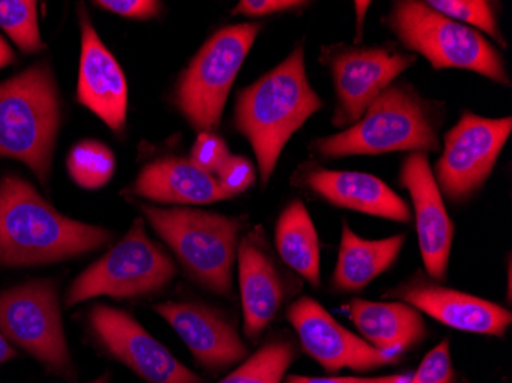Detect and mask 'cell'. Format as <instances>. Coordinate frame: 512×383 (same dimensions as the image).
<instances>
[{"label": "cell", "instance_id": "3", "mask_svg": "<svg viewBox=\"0 0 512 383\" xmlns=\"http://www.w3.org/2000/svg\"><path fill=\"white\" fill-rule=\"evenodd\" d=\"M439 106L422 99L408 83L390 85L355 125L339 134L315 138L310 151L322 158L439 151Z\"/></svg>", "mask_w": 512, "mask_h": 383}, {"label": "cell", "instance_id": "16", "mask_svg": "<svg viewBox=\"0 0 512 383\" xmlns=\"http://www.w3.org/2000/svg\"><path fill=\"white\" fill-rule=\"evenodd\" d=\"M292 183L309 189L333 206L399 223L411 220L408 204L375 175L329 171L312 163H304L293 174Z\"/></svg>", "mask_w": 512, "mask_h": 383}, {"label": "cell", "instance_id": "29", "mask_svg": "<svg viewBox=\"0 0 512 383\" xmlns=\"http://www.w3.org/2000/svg\"><path fill=\"white\" fill-rule=\"evenodd\" d=\"M217 181L227 197H237L252 186L255 181V171L249 160L244 157L230 155L223 166L217 171Z\"/></svg>", "mask_w": 512, "mask_h": 383}, {"label": "cell", "instance_id": "38", "mask_svg": "<svg viewBox=\"0 0 512 383\" xmlns=\"http://www.w3.org/2000/svg\"><path fill=\"white\" fill-rule=\"evenodd\" d=\"M467 383H470V382H467Z\"/></svg>", "mask_w": 512, "mask_h": 383}, {"label": "cell", "instance_id": "28", "mask_svg": "<svg viewBox=\"0 0 512 383\" xmlns=\"http://www.w3.org/2000/svg\"><path fill=\"white\" fill-rule=\"evenodd\" d=\"M410 383H456L453 361H451L450 341L437 344L421 362Z\"/></svg>", "mask_w": 512, "mask_h": 383}, {"label": "cell", "instance_id": "23", "mask_svg": "<svg viewBox=\"0 0 512 383\" xmlns=\"http://www.w3.org/2000/svg\"><path fill=\"white\" fill-rule=\"evenodd\" d=\"M275 246L287 266L312 287L321 284V246L309 210L299 200L292 201L279 215Z\"/></svg>", "mask_w": 512, "mask_h": 383}, {"label": "cell", "instance_id": "17", "mask_svg": "<svg viewBox=\"0 0 512 383\" xmlns=\"http://www.w3.org/2000/svg\"><path fill=\"white\" fill-rule=\"evenodd\" d=\"M154 308L207 370H226L247 359L240 334L214 308L197 302H165Z\"/></svg>", "mask_w": 512, "mask_h": 383}, {"label": "cell", "instance_id": "30", "mask_svg": "<svg viewBox=\"0 0 512 383\" xmlns=\"http://www.w3.org/2000/svg\"><path fill=\"white\" fill-rule=\"evenodd\" d=\"M226 143L211 132H201L192 148L191 160L207 172H217L229 158Z\"/></svg>", "mask_w": 512, "mask_h": 383}, {"label": "cell", "instance_id": "14", "mask_svg": "<svg viewBox=\"0 0 512 383\" xmlns=\"http://www.w3.org/2000/svg\"><path fill=\"white\" fill-rule=\"evenodd\" d=\"M384 296L424 311L440 324L468 333L503 338L512 322L511 311L506 308L459 290L448 289L427 276H413L388 290Z\"/></svg>", "mask_w": 512, "mask_h": 383}, {"label": "cell", "instance_id": "13", "mask_svg": "<svg viewBox=\"0 0 512 383\" xmlns=\"http://www.w3.org/2000/svg\"><path fill=\"white\" fill-rule=\"evenodd\" d=\"M89 321L102 347L146 383H204L125 311L96 305Z\"/></svg>", "mask_w": 512, "mask_h": 383}, {"label": "cell", "instance_id": "25", "mask_svg": "<svg viewBox=\"0 0 512 383\" xmlns=\"http://www.w3.org/2000/svg\"><path fill=\"white\" fill-rule=\"evenodd\" d=\"M115 160L112 152L97 141H82L68 157V171L83 189H99L111 180Z\"/></svg>", "mask_w": 512, "mask_h": 383}, {"label": "cell", "instance_id": "2", "mask_svg": "<svg viewBox=\"0 0 512 383\" xmlns=\"http://www.w3.org/2000/svg\"><path fill=\"white\" fill-rule=\"evenodd\" d=\"M111 233L69 220L17 177L0 183V264L34 266L105 246Z\"/></svg>", "mask_w": 512, "mask_h": 383}, {"label": "cell", "instance_id": "15", "mask_svg": "<svg viewBox=\"0 0 512 383\" xmlns=\"http://www.w3.org/2000/svg\"><path fill=\"white\" fill-rule=\"evenodd\" d=\"M399 180L413 201L417 238L428 278L442 282L447 278L454 224L448 217L427 155L417 152L408 155L402 163Z\"/></svg>", "mask_w": 512, "mask_h": 383}, {"label": "cell", "instance_id": "8", "mask_svg": "<svg viewBox=\"0 0 512 383\" xmlns=\"http://www.w3.org/2000/svg\"><path fill=\"white\" fill-rule=\"evenodd\" d=\"M177 275L168 253L146 235L137 220L128 235L94 262L71 285L66 304L76 305L97 296L128 299L165 289Z\"/></svg>", "mask_w": 512, "mask_h": 383}, {"label": "cell", "instance_id": "7", "mask_svg": "<svg viewBox=\"0 0 512 383\" xmlns=\"http://www.w3.org/2000/svg\"><path fill=\"white\" fill-rule=\"evenodd\" d=\"M258 33L260 25L256 23L223 28L204 43L184 71L175 103L198 131H215L220 125L230 88Z\"/></svg>", "mask_w": 512, "mask_h": 383}, {"label": "cell", "instance_id": "33", "mask_svg": "<svg viewBox=\"0 0 512 383\" xmlns=\"http://www.w3.org/2000/svg\"><path fill=\"white\" fill-rule=\"evenodd\" d=\"M411 376V373L381 377H309L292 374L287 377L286 383H410Z\"/></svg>", "mask_w": 512, "mask_h": 383}, {"label": "cell", "instance_id": "12", "mask_svg": "<svg viewBox=\"0 0 512 383\" xmlns=\"http://www.w3.org/2000/svg\"><path fill=\"white\" fill-rule=\"evenodd\" d=\"M287 319L298 333L302 350L325 371H367L398 364L402 354L379 350L342 327L329 311L309 296L299 298L287 310Z\"/></svg>", "mask_w": 512, "mask_h": 383}, {"label": "cell", "instance_id": "20", "mask_svg": "<svg viewBox=\"0 0 512 383\" xmlns=\"http://www.w3.org/2000/svg\"><path fill=\"white\" fill-rule=\"evenodd\" d=\"M125 194L166 204H211L229 198L211 172L188 158L148 164Z\"/></svg>", "mask_w": 512, "mask_h": 383}, {"label": "cell", "instance_id": "21", "mask_svg": "<svg viewBox=\"0 0 512 383\" xmlns=\"http://www.w3.org/2000/svg\"><path fill=\"white\" fill-rule=\"evenodd\" d=\"M348 315L364 341L379 350L402 354L427 336L421 311L405 302L353 299L348 305Z\"/></svg>", "mask_w": 512, "mask_h": 383}, {"label": "cell", "instance_id": "10", "mask_svg": "<svg viewBox=\"0 0 512 383\" xmlns=\"http://www.w3.org/2000/svg\"><path fill=\"white\" fill-rule=\"evenodd\" d=\"M512 131V118H485L465 112L445 135L437 161V187L451 201L470 198L490 177Z\"/></svg>", "mask_w": 512, "mask_h": 383}, {"label": "cell", "instance_id": "18", "mask_svg": "<svg viewBox=\"0 0 512 383\" xmlns=\"http://www.w3.org/2000/svg\"><path fill=\"white\" fill-rule=\"evenodd\" d=\"M77 99L112 129L125 126L128 85L119 62L103 45L86 16L82 17V57H80Z\"/></svg>", "mask_w": 512, "mask_h": 383}, {"label": "cell", "instance_id": "36", "mask_svg": "<svg viewBox=\"0 0 512 383\" xmlns=\"http://www.w3.org/2000/svg\"><path fill=\"white\" fill-rule=\"evenodd\" d=\"M370 5V2H356L355 4L356 16H358V27H356V30H358V40L362 36V20H364L365 13H367Z\"/></svg>", "mask_w": 512, "mask_h": 383}, {"label": "cell", "instance_id": "6", "mask_svg": "<svg viewBox=\"0 0 512 383\" xmlns=\"http://www.w3.org/2000/svg\"><path fill=\"white\" fill-rule=\"evenodd\" d=\"M155 232L171 247L189 275L217 295L232 292L241 221L220 213L142 206Z\"/></svg>", "mask_w": 512, "mask_h": 383}, {"label": "cell", "instance_id": "19", "mask_svg": "<svg viewBox=\"0 0 512 383\" xmlns=\"http://www.w3.org/2000/svg\"><path fill=\"white\" fill-rule=\"evenodd\" d=\"M237 255L244 331L247 338L255 341L278 315L284 301V285L260 227L244 236Z\"/></svg>", "mask_w": 512, "mask_h": 383}, {"label": "cell", "instance_id": "34", "mask_svg": "<svg viewBox=\"0 0 512 383\" xmlns=\"http://www.w3.org/2000/svg\"><path fill=\"white\" fill-rule=\"evenodd\" d=\"M14 62V53L10 45L0 37V69Z\"/></svg>", "mask_w": 512, "mask_h": 383}, {"label": "cell", "instance_id": "27", "mask_svg": "<svg viewBox=\"0 0 512 383\" xmlns=\"http://www.w3.org/2000/svg\"><path fill=\"white\" fill-rule=\"evenodd\" d=\"M428 7L433 8L437 13L444 14L463 25H470L473 30H482L483 33L491 36V39L505 45V39L500 34L497 25L496 11L494 4L486 0H430Z\"/></svg>", "mask_w": 512, "mask_h": 383}, {"label": "cell", "instance_id": "31", "mask_svg": "<svg viewBox=\"0 0 512 383\" xmlns=\"http://www.w3.org/2000/svg\"><path fill=\"white\" fill-rule=\"evenodd\" d=\"M96 5L129 19H152L161 10L160 2L154 0H100Z\"/></svg>", "mask_w": 512, "mask_h": 383}, {"label": "cell", "instance_id": "11", "mask_svg": "<svg viewBox=\"0 0 512 383\" xmlns=\"http://www.w3.org/2000/svg\"><path fill=\"white\" fill-rule=\"evenodd\" d=\"M0 331L50 370H68V345L50 282H31L0 293Z\"/></svg>", "mask_w": 512, "mask_h": 383}, {"label": "cell", "instance_id": "35", "mask_svg": "<svg viewBox=\"0 0 512 383\" xmlns=\"http://www.w3.org/2000/svg\"><path fill=\"white\" fill-rule=\"evenodd\" d=\"M11 357H16V351L8 345L7 339L0 331V364L10 361Z\"/></svg>", "mask_w": 512, "mask_h": 383}, {"label": "cell", "instance_id": "32", "mask_svg": "<svg viewBox=\"0 0 512 383\" xmlns=\"http://www.w3.org/2000/svg\"><path fill=\"white\" fill-rule=\"evenodd\" d=\"M304 5H307V2H298V0H244L235 8L234 14L260 17L279 13V11L293 10V8L304 7Z\"/></svg>", "mask_w": 512, "mask_h": 383}, {"label": "cell", "instance_id": "5", "mask_svg": "<svg viewBox=\"0 0 512 383\" xmlns=\"http://www.w3.org/2000/svg\"><path fill=\"white\" fill-rule=\"evenodd\" d=\"M59 123V94L48 66H33L0 85V157L28 164L43 184Z\"/></svg>", "mask_w": 512, "mask_h": 383}, {"label": "cell", "instance_id": "1", "mask_svg": "<svg viewBox=\"0 0 512 383\" xmlns=\"http://www.w3.org/2000/svg\"><path fill=\"white\" fill-rule=\"evenodd\" d=\"M322 106L307 77L302 45L238 94L235 126L255 151L263 186L269 183L287 141Z\"/></svg>", "mask_w": 512, "mask_h": 383}, {"label": "cell", "instance_id": "4", "mask_svg": "<svg viewBox=\"0 0 512 383\" xmlns=\"http://www.w3.org/2000/svg\"><path fill=\"white\" fill-rule=\"evenodd\" d=\"M385 23L408 51L425 57L433 68L467 69L511 86L499 51L479 31L437 13L427 2H394Z\"/></svg>", "mask_w": 512, "mask_h": 383}, {"label": "cell", "instance_id": "24", "mask_svg": "<svg viewBox=\"0 0 512 383\" xmlns=\"http://www.w3.org/2000/svg\"><path fill=\"white\" fill-rule=\"evenodd\" d=\"M295 356L290 342H269L218 383H283Z\"/></svg>", "mask_w": 512, "mask_h": 383}, {"label": "cell", "instance_id": "9", "mask_svg": "<svg viewBox=\"0 0 512 383\" xmlns=\"http://www.w3.org/2000/svg\"><path fill=\"white\" fill-rule=\"evenodd\" d=\"M416 60L414 54L388 46H324L322 62L329 66L338 97L333 125L336 128L355 125L376 97Z\"/></svg>", "mask_w": 512, "mask_h": 383}, {"label": "cell", "instance_id": "37", "mask_svg": "<svg viewBox=\"0 0 512 383\" xmlns=\"http://www.w3.org/2000/svg\"><path fill=\"white\" fill-rule=\"evenodd\" d=\"M86 383H109V377H108V374H105V376L100 377V379L92 380V382H86Z\"/></svg>", "mask_w": 512, "mask_h": 383}, {"label": "cell", "instance_id": "22", "mask_svg": "<svg viewBox=\"0 0 512 383\" xmlns=\"http://www.w3.org/2000/svg\"><path fill=\"white\" fill-rule=\"evenodd\" d=\"M405 239L407 236L404 233L384 239H364L356 235L344 221L333 287L339 292H359L364 289L393 266Z\"/></svg>", "mask_w": 512, "mask_h": 383}, {"label": "cell", "instance_id": "26", "mask_svg": "<svg viewBox=\"0 0 512 383\" xmlns=\"http://www.w3.org/2000/svg\"><path fill=\"white\" fill-rule=\"evenodd\" d=\"M0 28L23 53H36L43 48L33 0H0Z\"/></svg>", "mask_w": 512, "mask_h": 383}]
</instances>
